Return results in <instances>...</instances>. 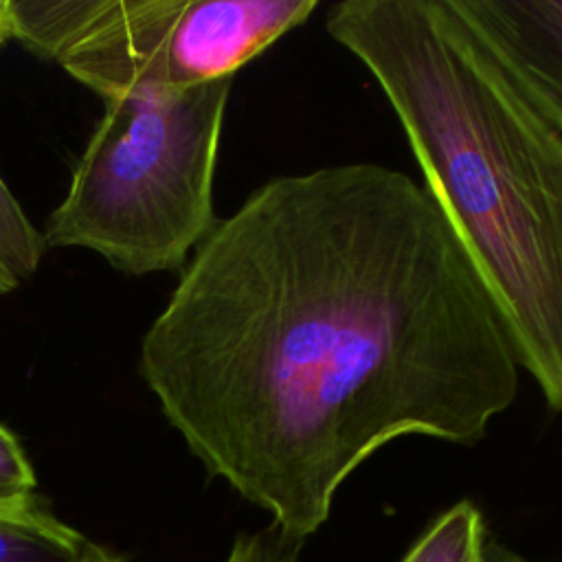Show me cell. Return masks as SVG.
I'll return each mask as SVG.
<instances>
[{
	"label": "cell",
	"instance_id": "cell-1",
	"mask_svg": "<svg viewBox=\"0 0 562 562\" xmlns=\"http://www.w3.org/2000/svg\"><path fill=\"white\" fill-rule=\"evenodd\" d=\"M138 371L204 470L307 540L386 443H479L520 382L437 202L404 171L277 176L217 220Z\"/></svg>",
	"mask_w": 562,
	"mask_h": 562
},
{
	"label": "cell",
	"instance_id": "cell-2",
	"mask_svg": "<svg viewBox=\"0 0 562 562\" xmlns=\"http://www.w3.org/2000/svg\"><path fill=\"white\" fill-rule=\"evenodd\" d=\"M325 31L382 88L520 369L562 413V134L448 0H342Z\"/></svg>",
	"mask_w": 562,
	"mask_h": 562
},
{
	"label": "cell",
	"instance_id": "cell-3",
	"mask_svg": "<svg viewBox=\"0 0 562 562\" xmlns=\"http://www.w3.org/2000/svg\"><path fill=\"white\" fill-rule=\"evenodd\" d=\"M233 79L103 101L46 246L83 248L143 277L182 270L217 224L213 182Z\"/></svg>",
	"mask_w": 562,
	"mask_h": 562
},
{
	"label": "cell",
	"instance_id": "cell-4",
	"mask_svg": "<svg viewBox=\"0 0 562 562\" xmlns=\"http://www.w3.org/2000/svg\"><path fill=\"white\" fill-rule=\"evenodd\" d=\"M318 7L316 0H13V40L112 101L233 79Z\"/></svg>",
	"mask_w": 562,
	"mask_h": 562
},
{
	"label": "cell",
	"instance_id": "cell-5",
	"mask_svg": "<svg viewBox=\"0 0 562 562\" xmlns=\"http://www.w3.org/2000/svg\"><path fill=\"white\" fill-rule=\"evenodd\" d=\"M525 99L562 134V0H448Z\"/></svg>",
	"mask_w": 562,
	"mask_h": 562
},
{
	"label": "cell",
	"instance_id": "cell-6",
	"mask_svg": "<svg viewBox=\"0 0 562 562\" xmlns=\"http://www.w3.org/2000/svg\"><path fill=\"white\" fill-rule=\"evenodd\" d=\"M90 540L35 494L0 501V562H81Z\"/></svg>",
	"mask_w": 562,
	"mask_h": 562
},
{
	"label": "cell",
	"instance_id": "cell-7",
	"mask_svg": "<svg viewBox=\"0 0 562 562\" xmlns=\"http://www.w3.org/2000/svg\"><path fill=\"white\" fill-rule=\"evenodd\" d=\"M487 542L481 509L459 501L426 527L402 562H485Z\"/></svg>",
	"mask_w": 562,
	"mask_h": 562
},
{
	"label": "cell",
	"instance_id": "cell-8",
	"mask_svg": "<svg viewBox=\"0 0 562 562\" xmlns=\"http://www.w3.org/2000/svg\"><path fill=\"white\" fill-rule=\"evenodd\" d=\"M46 248L44 233L33 226L0 176V294L26 281L40 268Z\"/></svg>",
	"mask_w": 562,
	"mask_h": 562
},
{
	"label": "cell",
	"instance_id": "cell-9",
	"mask_svg": "<svg viewBox=\"0 0 562 562\" xmlns=\"http://www.w3.org/2000/svg\"><path fill=\"white\" fill-rule=\"evenodd\" d=\"M303 544L305 540L268 525L252 533H239L224 562H296Z\"/></svg>",
	"mask_w": 562,
	"mask_h": 562
},
{
	"label": "cell",
	"instance_id": "cell-10",
	"mask_svg": "<svg viewBox=\"0 0 562 562\" xmlns=\"http://www.w3.org/2000/svg\"><path fill=\"white\" fill-rule=\"evenodd\" d=\"M37 479L18 437L0 424V501L31 496Z\"/></svg>",
	"mask_w": 562,
	"mask_h": 562
},
{
	"label": "cell",
	"instance_id": "cell-11",
	"mask_svg": "<svg viewBox=\"0 0 562 562\" xmlns=\"http://www.w3.org/2000/svg\"><path fill=\"white\" fill-rule=\"evenodd\" d=\"M485 562H531L529 558H525L522 553L505 547V544H498V542H487V549H485Z\"/></svg>",
	"mask_w": 562,
	"mask_h": 562
},
{
	"label": "cell",
	"instance_id": "cell-12",
	"mask_svg": "<svg viewBox=\"0 0 562 562\" xmlns=\"http://www.w3.org/2000/svg\"><path fill=\"white\" fill-rule=\"evenodd\" d=\"M13 40V0H0V48Z\"/></svg>",
	"mask_w": 562,
	"mask_h": 562
},
{
	"label": "cell",
	"instance_id": "cell-13",
	"mask_svg": "<svg viewBox=\"0 0 562 562\" xmlns=\"http://www.w3.org/2000/svg\"><path fill=\"white\" fill-rule=\"evenodd\" d=\"M81 562H125V560L121 555H116V553H112V551L90 542V547H88L86 555L81 558Z\"/></svg>",
	"mask_w": 562,
	"mask_h": 562
}]
</instances>
